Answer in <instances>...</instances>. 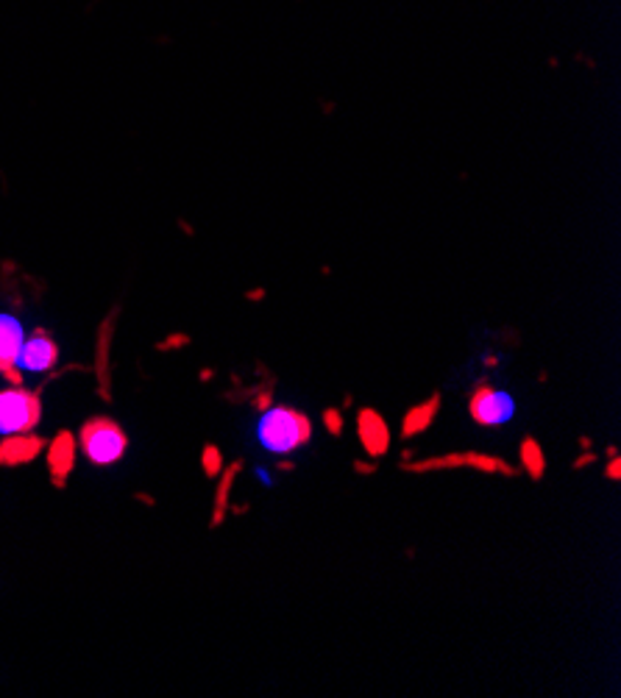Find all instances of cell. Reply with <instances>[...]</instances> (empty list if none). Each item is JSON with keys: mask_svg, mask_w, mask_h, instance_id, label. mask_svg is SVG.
Here are the masks:
<instances>
[{"mask_svg": "<svg viewBox=\"0 0 621 698\" xmlns=\"http://www.w3.org/2000/svg\"><path fill=\"white\" fill-rule=\"evenodd\" d=\"M257 437L265 451L284 456L307 446L309 437H313V423L293 407H267L259 417Z\"/></svg>", "mask_w": 621, "mask_h": 698, "instance_id": "obj_1", "label": "cell"}, {"mask_svg": "<svg viewBox=\"0 0 621 698\" xmlns=\"http://www.w3.org/2000/svg\"><path fill=\"white\" fill-rule=\"evenodd\" d=\"M129 448V437L112 417H90L81 429V451L95 464H115Z\"/></svg>", "mask_w": 621, "mask_h": 698, "instance_id": "obj_2", "label": "cell"}, {"mask_svg": "<svg viewBox=\"0 0 621 698\" xmlns=\"http://www.w3.org/2000/svg\"><path fill=\"white\" fill-rule=\"evenodd\" d=\"M39 417H43V404L36 393L20 385L0 393V434L4 437L34 432Z\"/></svg>", "mask_w": 621, "mask_h": 698, "instance_id": "obj_3", "label": "cell"}, {"mask_svg": "<svg viewBox=\"0 0 621 698\" xmlns=\"http://www.w3.org/2000/svg\"><path fill=\"white\" fill-rule=\"evenodd\" d=\"M451 468H474L480 473H502V476L519 473L505 459L490 456V454H477V451L432 456V459H421V462H402V471H407V473H432V471H451Z\"/></svg>", "mask_w": 621, "mask_h": 698, "instance_id": "obj_4", "label": "cell"}, {"mask_svg": "<svg viewBox=\"0 0 621 698\" xmlns=\"http://www.w3.org/2000/svg\"><path fill=\"white\" fill-rule=\"evenodd\" d=\"M468 412L480 426H502L515 415V401L507 393L490 387L488 382H480L468 398Z\"/></svg>", "mask_w": 621, "mask_h": 698, "instance_id": "obj_5", "label": "cell"}, {"mask_svg": "<svg viewBox=\"0 0 621 698\" xmlns=\"http://www.w3.org/2000/svg\"><path fill=\"white\" fill-rule=\"evenodd\" d=\"M56 359H59V348L51 340V334L34 331L28 340H23V348L17 353V368L31 373H45L56 365Z\"/></svg>", "mask_w": 621, "mask_h": 698, "instance_id": "obj_6", "label": "cell"}, {"mask_svg": "<svg viewBox=\"0 0 621 698\" xmlns=\"http://www.w3.org/2000/svg\"><path fill=\"white\" fill-rule=\"evenodd\" d=\"M357 437L362 442V448L368 451V456H385L387 448H390V429H387V420L370 407H362L357 412Z\"/></svg>", "mask_w": 621, "mask_h": 698, "instance_id": "obj_7", "label": "cell"}, {"mask_svg": "<svg viewBox=\"0 0 621 698\" xmlns=\"http://www.w3.org/2000/svg\"><path fill=\"white\" fill-rule=\"evenodd\" d=\"M23 340H26V331L20 326L17 317L0 314V376H9L12 385H20L17 353L23 348Z\"/></svg>", "mask_w": 621, "mask_h": 698, "instance_id": "obj_8", "label": "cell"}, {"mask_svg": "<svg viewBox=\"0 0 621 698\" xmlns=\"http://www.w3.org/2000/svg\"><path fill=\"white\" fill-rule=\"evenodd\" d=\"M45 448V442L34 437V432L26 434H9V440L0 442V464H23L34 459Z\"/></svg>", "mask_w": 621, "mask_h": 698, "instance_id": "obj_9", "label": "cell"}, {"mask_svg": "<svg viewBox=\"0 0 621 698\" xmlns=\"http://www.w3.org/2000/svg\"><path fill=\"white\" fill-rule=\"evenodd\" d=\"M438 409H441V395L438 393L429 395L426 401H421V404H416L412 409H407L404 417H402V437L410 440V437L424 434L432 426V420H434V415H438Z\"/></svg>", "mask_w": 621, "mask_h": 698, "instance_id": "obj_10", "label": "cell"}, {"mask_svg": "<svg viewBox=\"0 0 621 698\" xmlns=\"http://www.w3.org/2000/svg\"><path fill=\"white\" fill-rule=\"evenodd\" d=\"M73 459H76V440L70 432H59L53 437V442L48 446V464H51V473L53 479L61 484L65 476L73 471Z\"/></svg>", "mask_w": 621, "mask_h": 698, "instance_id": "obj_11", "label": "cell"}, {"mask_svg": "<svg viewBox=\"0 0 621 698\" xmlns=\"http://www.w3.org/2000/svg\"><path fill=\"white\" fill-rule=\"evenodd\" d=\"M521 464H524V471L529 473V479H544V471H546V456H544V448H541V442L532 440V437H524L521 440Z\"/></svg>", "mask_w": 621, "mask_h": 698, "instance_id": "obj_12", "label": "cell"}, {"mask_svg": "<svg viewBox=\"0 0 621 698\" xmlns=\"http://www.w3.org/2000/svg\"><path fill=\"white\" fill-rule=\"evenodd\" d=\"M240 471V462L229 464L220 479V488H218V498H215V518H212V526H220L223 523V515H226V504H229V493H232V484H235V476Z\"/></svg>", "mask_w": 621, "mask_h": 698, "instance_id": "obj_13", "label": "cell"}, {"mask_svg": "<svg viewBox=\"0 0 621 698\" xmlns=\"http://www.w3.org/2000/svg\"><path fill=\"white\" fill-rule=\"evenodd\" d=\"M201 464H203V473L206 476H218L223 471V456L215 446H206L203 454H201Z\"/></svg>", "mask_w": 621, "mask_h": 698, "instance_id": "obj_14", "label": "cell"}, {"mask_svg": "<svg viewBox=\"0 0 621 698\" xmlns=\"http://www.w3.org/2000/svg\"><path fill=\"white\" fill-rule=\"evenodd\" d=\"M323 426H326V432L332 434V437H340V434H343V415H340L335 407H329V409L323 412Z\"/></svg>", "mask_w": 621, "mask_h": 698, "instance_id": "obj_15", "label": "cell"}, {"mask_svg": "<svg viewBox=\"0 0 621 698\" xmlns=\"http://www.w3.org/2000/svg\"><path fill=\"white\" fill-rule=\"evenodd\" d=\"M608 479H613V481L621 479V459L618 456H613L610 464H608Z\"/></svg>", "mask_w": 621, "mask_h": 698, "instance_id": "obj_16", "label": "cell"}, {"mask_svg": "<svg viewBox=\"0 0 621 698\" xmlns=\"http://www.w3.org/2000/svg\"><path fill=\"white\" fill-rule=\"evenodd\" d=\"M588 462H593V454H585L583 459H577L574 464H577V468H583V464H588Z\"/></svg>", "mask_w": 621, "mask_h": 698, "instance_id": "obj_17", "label": "cell"}]
</instances>
